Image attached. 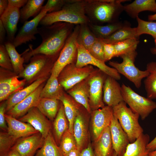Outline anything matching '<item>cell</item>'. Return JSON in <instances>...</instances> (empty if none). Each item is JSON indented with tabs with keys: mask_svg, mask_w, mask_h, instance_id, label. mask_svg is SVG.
Wrapping results in <instances>:
<instances>
[{
	"mask_svg": "<svg viewBox=\"0 0 156 156\" xmlns=\"http://www.w3.org/2000/svg\"><path fill=\"white\" fill-rule=\"evenodd\" d=\"M70 30V25L63 22L38 28V34L42 38V42L34 49L29 46L22 53L25 62H28L32 57L38 54L48 56L59 54L71 34Z\"/></svg>",
	"mask_w": 156,
	"mask_h": 156,
	"instance_id": "6da1fadb",
	"label": "cell"
},
{
	"mask_svg": "<svg viewBox=\"0 0 156 156\" xmlns=\"http://www.w3.org/2000/svg\"><path fill=\"white\" fill-rule=\"evenodd\" d=\"M85 6V0H68L60 10L47 13L40 24L49 26L62 22L77 25L87 24L90 20L86 13Z\"/></svg>",
	"mask_w": 156,
	"mask_h": 156,
	"instance_id": "7a4b0ae2",
	"label": "cell"
},
{
	"mask_svg": "<svg viewBox=\"0 0 156 156\" xmlns=\"http://www.w3.org/2000/svg\"><path fill=\"white\" fill-rule=\"evenodd\" d=\"M86 15L96 22L102 24L118 21L124 11L122 3L127 0H85Z\"/></svg>",
	"mask_w": 156,
	"mask_h": 156,
	"instance_id": "3957f363",
	"label": "cell"
},
{
	"mask_svg": "<svg viewBox=\"0 0 156 156\" xmlns=\"http://www.w3.org/2000/svg\"><path fill=\"white\" fill-rule=\"evenodd\" d=\"M59 54L48 56L38 54L33 56L23 70L18 75L19 78L25 80L28 86L39 79L49 77Z\"/></svg>",
	"mask_w": 156,
	"mask_h": 156,
	"instance_id": "277c9868",
	"label": "cell"
},
{
	"mask_svg": "<svg viewBox=\"0 0 156 156\" xmlns=\"http://www.w3.org/2000/svg\"><path fill=\"white\" fill-rule=\"evenodd\" d=\"M112 109L114 116L127 135L129 142H133L143 133V129L139 122L140 115L127 107L124 101Z\"/></svg>",
	"mask_w": 156,
	"mask_h": 156,
	"instance_id": "5b68a950",
	"label": "cell"
},
{
	"mask_svg": "<svg viewBox=\"0 0 156 156\" xmlns=\"http://www.w3.org/2000/svg\"><path fill=\"white\" fill-rule=\"evenodd\" d=\"M137 55L136 51H131L119 56L122 59V62L109 61V63L119 74L132 82L136 88H139L141 86L142 79L146 78L149 73L146 69L140 70L135 66L134 62Z\"/></svg>",
	"mask_w": 156,
	"mask_h": 156,
	"instance_id": "8992f818",
	"label": "cell"
},
{
	"mask_svg": "<svg viewBox=\"0 0 156 156\" xmlns=\"http://www.w3.org/2000/svg\"><path fill=\"white\" fill-rule=\"evenodd\" d=\"M121 87L124 101L133 112L139 114L142 120L156 109V103L152 99L139 95L125 84Z\"/></svg>",
	"mask_w": 156,
	"mask_h": 156,
	"instance_id": "52a82bcc",
	"label": "cell"
},
{
	"mask_svg": "<svg viewBox=\"0 0 156 156\" xmlns=\"http://www.w3.org/2000/svg\"><path fill=\"white\" fill-rule=\"evenodd\" d=\"M80 25H77L68 38L65 44L52 69L51 75L57 77L61 71L67 65L77 60V38Z\"/></svg>",
	"mask_w": 156,
	"mask_h": 156,
	"instance_id": "ba28073f",
	"label": "cell"
},
{
	"mask_svg": "<svg viewBox=\"0 0 156 156\" xmlns=\"http://www.w3.org/2000/svg\"><path fill=\"white\" fill-rule=\"evenodd\" d=\"M95 69L90 65L78 68L75 63L71 64L65 67L60 72L57 77L58 81L63 88L67 91L88 77Z\"/></svg>",
	"mask_w": 156,
	"mask_h": 156,
	"instance_id": "9c48e42d",
	"label": "cell"
},
{
	"mask_svg": "<svg viewBox=\"0 0 156 156\" xmlns=\"http://www.w3.org/2000/svg\"><path fill=\"white\" fill-rule=\"evenodd\" d=\"M107 76L98 68L88 77L89 103L91 110L97 109L105 106L103 100V87Z\"/></svg>",
	"mask_w": 156,
	"mask_h": 156,
	"instance_id": "30bf717a",
	"label": "cell"
},
{
	"mask_svg": "<svg viewBox=\"0 0 156 156\" xmlns=\"http://www.w3.org/2000/svg\"><path fill=\"white\" fill-rule=\"evenodd\" d=\"M14 71L0 68V101L7 100L12 94L24 88L25 80L19 79Z\"/></svg>",
	"mask_w": 156,
	"mask_h": 156,
	"instance_id": "8fae6325",
	"label": "cell"
},
{
	"mask_svg": "<svg viewBox=\"0 0 156 156\" xmlns=\"http://www.w3.org/2000/svg\"><path fill=\"white\" fill-rule=\"evenodd\" d=\"M77 55L75 63L77 67L81 68L88 65L95 66L107 75L117 80L120 79V74L115 68L94 57L83 46L77 43Z\"/></svg>",
	"mask_w": 156,
	"mask_h": 156,
	"instance_id": "7c38bea8",
	"label": "cell"
},
{
	"mask_svg": "<svg viewBox=\"0 0 156 156\" xmlns=\"http://www.w3.org/2000/svg\"><path fill=\"white\" fill-rule=\"evenodd\" d=\"M47 12L43 6L37 15L32 20L24 22L12 42L16 47L36 39L35 36L38 32V26Z\"/></svg>",
	"mask_w": 156,
	"mask_h": 156,
	"instance_id": "4fadbf2b",
	"label": "cell"
},
{
	"mask_svg": "<svg viewBox=\"0 0 156 156\" xmlns=\"http://www.w3.org/2000/svg\"><path fill=\"white\" fill-rule=\"evenodd\" d=\"M91 113L92 131L95 142L110 126L114 114L112 107L107 105L93 110Z\"/></svg>",
	"mask_w": 156,
	"mask_h": 156,
	"instance_id": "5bb4252c",
	"label": "cell"
},
{
	"mask_svg": "<svg viewBox=\"0 0 156 156\" xmlns=\"http://www.w3.org/2000/svg\"><path fill=\"white\" fill-rule=\"evenodd\" d=\"M18 119L30 124L44 139L51 131L52 125L50 120L36 107L31 108Z\"/></svg>",
	"mask_w": 156,
	"mask_h": 156,
	"instance_id": "9a60e30c",
	"label": "cell"
},
{
	"mask_svg": "<svg viewBox=\"0 0 156 156\" xmlns=\"http://www.w3.org/2000/svg\"><path fill=\"white\" fill-rule=\"evenodd\" d=\"M44 140L38 132L18 139L11 149L18 151L21 156H34L38 149L42 147Z\"/></svg>",
	"mask_w": 156,
	"mask_h": 156,
	"instance_id": "2e32d148",
	"label": "cell"
},
{
	"mask_svg": "<svg viewBox=\"0 0 156 156\" xmlns=\"http://www.w3.org/2000/svg\"><path fill=\"white\" fill-rule=\"evenodd\" d=\"M109 127L113 148L117 156H122L130 143L128 136L114 115Z\"/></svg>",
	"mask_w": 156,
	"mask_h": 156,
	"instance_id": "e0dca14e",
	"label": "cell"
},
{
	"mask_svg": "<svg viewBox=\"0 0 156 156\" xmlns=\"http://www.w3.org/2000/svg\"><path fill=\"white\" fill-rule=\"evenodd\" d=\"M103 100L106 105L112 107L124 101L121 86L117 80L108 76L104 83Z\"/></svg>",
	"mask_w": 156,
	"mask_h": 156,
	"instance_id": "ac0fdd59",
	"label": "cell"
},
{
	"mask_svg": "<svg viewBox=\"0 0 156 156\" xmlns=\"http://www.w3.org/2000/svg\"><path fill=\"white\" fill-rule=\"evenodd\" d=\"M45 82L41 84L32 93L5 114L17 119L25 115L31 108L36 107L40 98V94Z\"/></svg>",
	"mask_w": 156,
	"mask_h": 156,
	"instance_id": "d6986e66",
	"label": "cell"
},
{
	"mask_svg": "<svg viewBox=\"0 0 156 156\" xmlns=\"http://www.w3.org/2000/svg\"><path fill=\"white\" fill-rule=\"evenodd\" d=\"M5 117L8 126L7 132L17 140L39 132L28 123L22 122L6 114Z\"/></svg>",
	"mask_w": 156,
	"mask_h": 156,
	"instance_id": "ffe728a7",
	"label": "cell"
},
{
	"mask_svg": "<svg viewBox=\"0 0 156 156\" xmlns=\"http://www.w3.org/2000/svg\"><path fill=\"white\" fill-rule=\"evenodd\" d=\"M20 16V9L10 6L0 16V20L5 29L8 41L11 42H13L15 37Z\"/></svg>",
	"mask_w": 156,
	"mask_h": 156,
	"instance_id": "44dd1931",
	"label": "cell"
},
{
	"mask_svg": "<svg viewBox=\"0 0 156 156\" xmlns=\"http://www.w3.org/2000/svg\"><path fill=\"white\" fill-rule=\"evenodd\" d=\"M88 77L67 91V93L77 103L83 106L88 112L91 113V109L89 103Z\"/></svg>",
	"mask_w": 156,
	"mask_h": 156,
	"instance_id": "7402d4cb",
	"label": "cell"
},
{
	"mask_svg": "<svg viewBox=\"0 0 156 156\" xmlns=\"http://www.w3.org/2000/svg\"><path fill=\"white\" fill-rule=\"evenodd\" d=\"M49 77L38 79L11 95L5 101L6 112L32 93L41 84L45 82Z\"/></svg>",
	"mask_w": 156,
	"mask_h": 156,
	"instance_id": "603a6c76",
	"label": "cell"
},
{
	"mask_svg": "<svg viewBox=\"0 0 156 156\" xmlns=\"http://www.w3.org/2000/svg\"><path fill=\"white\" fill-rule=\"evenodd\" d=\"M73 134L76 141L77 148L81 151L87 146L88 138L87 124L81 112L76 117L73 125Z\"/></svg>",
	"mask_w": 156,
	"mask_h": 156,
	"instance_id": "cb8c5ba5",
	"label": "cell"
},
{
	"mask_svg": "<svg viewBox=\"0 0 156 156\" xmlns=\"http://www.w3.org/2000/svg\"><path fill=\"white\" fill-rule=\"evenodd\" d=\"M93 148L96 156H114L115 151L113 148L109 126L94 142Z\"/></svg>",
	"mask_w": 156,
	"mask_h": 156,
	"instance_id": "d4e9b609",
	"label": "cell"
},
{
	"mask_svg": "<svg viewBox=\"0 0 156 156\" xmlns=\"http://www.w3.org/2000/svg\"><path fill=\"white\" fill-rule=\"evenodd\" d=\"M62 103L64 112L69 123L68 130L73 134V127L75 120L81 112V105L68 94L64 92L59 100Z\"/></svg>",
	"mask_w": 156,
	"mask_h": 156,
	"instance_id": "484cf974",
	"label": "cell"
},
{
	"mask_svg": "<svg viewBox=\"0 0 156 156\" xmlns=\"http://www.w3.org/2000/svg\"><path fill=\"white\" fill-rule=\"evenodd\" d=\"M146 11L156 12L155 0H135L124 6V11L133 18H136L140 12Z\"/></svg>",
	"mask_w": 156,
	"mask_h": 156,
	"instance_id": "4316f807",
	"label": "cell"
},
{
	"mask_svg": "<svg viewBox=\"0 0 156 156\" xmlns=\"http://www.w3.org/2000/svg\"><path fill=\"white\" fill-rule=\"evenodd\" d=\"M60 102L59 108L53 125V136L58 145L60 144L62 135L69 128L68 122L64 112L63 105Z\"/></svg>",
	"mask_w": 156,
	"mask_h": 156,
	"instance_id": "83f0119b",
	"label": "cell"
},
{
	"mask_svg": "<svg viewBox=\"0 0 156 156\" xmlns=\"http://www.w3.org/2000/svg\"><path fill=\"white\" fill-rule=\"evenodd\" d=\"M150 137L147 134H142L134 142L129 143L122 156H145L148 153L146 146Z\"/></svg>",
	"mask_w": 156,
	"mask_h": 156,
	"instance_id": "f1b7e54d",
	"label": "cell"
},
{
	"mask_svg": "<svg viewBox=\"0 0 156 156\" xmlns=\"http://www.w3.org/2000/svg\"><path fill=\"white\" fill-rule=\"evenodd\" d=\"M63 89L59 82L57 77L51 75L41 91L40 98L59 100L64 92Z\"/></svg>",
	"mask_w": 156,
	"mask_h": 156,
	"instance_id": "f546056e",
	"label": "cell"
},
{
	"mask_svg": "<svg viewBox=\"0 0 156 156\" xmlns=\"http://www.w3.org/2000/svg\"><path fill=\"white\" fill-rule=\"evenodd\" d=\"M129 24V23L127 22L118 21L104 25L89 24V27L97 38L105 39L119 29Z\"/></svg>",
	"mask_w": 156,
	"mask_h": 156,
	"instance_id": "4dcf8cb0",
	"label": "cell"
},
{
	"mask_svg": "<svg viewBox=\"0 0 156 156\" xmlns=\"http://www.w3.org/2000/svg\"><path fill=\"white\" fill-rule=\"evenodd\" d=\"M59 101L55 99L40 98L36 107L49 120H53L59 108Z\"/></svg>",
	"mask_w": 156,
	"mask_h": 156,
	"instance_id": "1f68e13d",
	"label": "cell"
},
{
	"mask_svg": "<svg viewBox=\"0 0 156 156\" xmlns=\"http://www.w3.org/2000/svg\"><path fill=\"white\" fill-rule=\"evenodd\" d=\"M34 156H64L51 131L44 139L42 147Z\"/></svg>",
	"mask_w": 156,
	"mask_h": 156,
	"instance_id": "d6a6232c",
	"label": "cell"
},
{
	"mask_svg": "<svg viewBox=\"0 0 156 156\" xmlns=\"http://www.w3.org/2000/svg\"><path fill=\"white\" fill-rule=\"evenodd\" d=\"M146 70L149 75L144 81L147 97L151 99H156V62H151L146 65Z\"/></svg>",
	"mask_w": 156,
	"mask_h": 156,
	"instance_id": "836d02e7",
	"label": "cell"
},
{
	"mask_svg": "<svg viewBox=\"0 0 156 156\" xmlns=\"http://www.w3.org/2000/svg\"><path fill=\"white\" fill-rule=\"evenodd\" d=\"M136 27H131L129 24L119 29L108 37L102 39L104 43L114 44L127 39L136 38Z\"/></svg>",
	"mask_w": 156,
	"mask_h": 156,
	"instance_id": "e575fe53",
	"label": "cell"
},
{
	"mask_svg": "<svg viewBox=\"0 0 156 156\" xmlns=\"http://www.w3.org/2000/svg\"><path fill=\"white\" fill-rule=\"evenodd\" d=\"M44 0H28L26 4L20 10V19L25 22L30 17H36L40 12Z\"/></svg>",
	"mask_w": 156,
	"mask_h": 156,
	"instance_id": "d590c367",
	"label": "cell"
},
{
	"mask_svg": "<svg viewBox=\"0 0 156 156\" xmlns=\"http://www.w3.org/2000/svg\"><path fill=\"white\" fill-rule=\"evenodd\" d=\"M4 45L10 58L13 71L18 75L24 69L25 60L22 54H20L17 51L12 43L8 41Z\"/></svg>",
	"mask_w": 156,
	"mask_h": 156,
	"instance_id": "8d00e7d4",
	"label": "cell"
},
{
	"mask_svg": "<svg viewBox=\"0 0 156 156\" xmlns=\"http://www.w3.org/2000/svg\"><path fill=\"white\" fill-rule=\"evenodd\" d=\"M87 24L80 25L77 43L83 46L88 51L97 39Z\"/></svg>",
	"mask_w": 156,
	"mask_h": 156,
	"instance_id": "74e56055",
	"label": "cell"
},
{
	"mask_svg": "<svg viewBox=\"0 0 156 156\" xmlns=\"http://www.w3.org/2000/svg\"><path fill=\"white\" fill-rule=\"evenodd\" d=\"M139 43L138 39L133 38L112 44L114 48L115 57L136 51Z\"/></svg>",
	"mask_w": 156,
	"mask_h": 156,
	"instance_id": "f35d334b",
	"label": "cell"
},
{
	"mask_svg": "<svg viewBox=\"0 0 156 156\" xmlns=\"http://www.w3.org/2000/svg\"><path fill=\"white\" fill-rule=\"evenodd\" d=\"M138 26L136 27V38L138 39L143 34L151 35L154 39L156 38V22L144 21L140 19L138 16L136 18Z\"/></svg>",
	"mask_w": 156,
	"mask_h": 156,
	"instance_id": "ab89813d",
	"label": "cell"
},
{
	"mask_svg": "<svg viewBox=\"0 0 156 156\" xmlns=\"http://www.w3.org/2000/svg\"><path fill=\"white\" fill-rule=\"evenodd\" d=\"M59 145L64 156H65L71 150L77 148L74 135L68 129L62 135Z\"/></svg>",
	"mask_w": 156,
	"mask_h": 156,
	"instance_id": "60d3db41",
	"label": "cell"
},
{
	"mask_svg": "<svg viewBox=\"0 0 156 156\" xmlns=\"http://www.w3.org/2000/svg\"><path fill=\"white\" fill-rule=\"evenodd\" d=\"M17 140L7 132H0V156H7Z\"/></svg>",
	"mask_w": 156,
	"mask_h": 156,
	"instance_id": "b9f144b4",
	"label": "cell"
},
{
	"mask_svg": "<svg viewBox=\"0 0 156 156\" xmlns=\"http://www.w3.org/2000/svg\"><path fill=\"white\" fill-rule=\"evenodd\" d=\"M104 44L102 39L97 38L89 52L94 57L105 62Z\"/></svg>",
	"mask_w": 156,
	"mask_h": 156,
	"instance_id": "7bdbcfd3",
	"label": "cell"
},
{
	"mask_svg": "<svg viewBox=\"0 0 156 156\" xmlns=\"http://www.w3.org/2000/svg\"><path fill=\"white\" fill-rule=\"evenodd\" d=\"M0 66L3 68L13 71L11 61L5 45H0Z\"/></svg>",
	"mask_w": 156,
	"mask_h": 156,
	"instance_id": "ee69618b",
	"label": "cell"
},
{
	"mask_svg": "<svg viewBox=\"0 0 156 156\" xmlns=\"http://www.w3.org/2000/svg\"><path fill=\"white\" fill-rule=\"evenodd\" d=\"M68 0H48L44 8L48 13L59 11L67 2Z\"/></svg>",
	"mask_w": 156,
	"mask_h": 156,
	"instance_id": "f6af8a7d",
	"label": "cell"
},
{
	"mask_svg": "<svg viewBox=\"0 0 156 156\" xmlns=\"http://www.w3.org/2000/svg\"><path fill=\"white\" fill-rule=\"evenodd\" d=\"M5 101L1 102L0 104V127L4 131L7 132L8 126L5 117L6 112Z\"/></svg>",
	"mask_w": 156,
	"mask_h": 156,
	"instance_id": "bcb514c9",
	"label": "cell"
},
{
	"mask_svg": "<svg viewBox=\"0 0 156 156\" xmlns=\"http://www.w3.org/2000/svg\"><path fill=\"white\" fill-rule=\"evenodd\" d=\"M103 51L105 62L115 57V50L113 44L104 43Z\"/></svg>",
	"mask_w": 156,
	"mask_h": 156,
	"instance_id": "7dc6e473",
	"label": "cell"
},
{
	"mask_svg": "<svg viewBox=\"0 0 156 156\" xmlns=\"http://www.w3.org/2000/svg\"><path fill=\"white\" fill-rule=\"evenodd\" d=\"M81 156H96L90 143H89L81 151Z\"/></svg>",
	"mask_w": 156,
	"mask_h": 156,
	"instance_id": "c3c4849f",
	"label": "cell"
},
{
	"mask_svg": "<svg viewBox=\"0 0 156 156\" xmlns=\"http://www.w3.org/2000/svg\"><path fill=\"white\" fill-rule=\"evenodd\" d=\"M9 5L19 8L23 7L27 3V0H8Z\"/></svg>",
	"mask_w": 156,
	"mask_h": 156,
	"instance_id": "681fc988",
	"label": "cell"
},
{
	"mask_svg": "<svg viewBox=\"0 0 156 156\" xmlns=\"http://www.w3.org/2000/svg\"><path fill=\"white\" fill-rule=\"evenodd\" d=\"M8 0H0V15L1 16L9 6Z\"/></svg>",
	"mask_w": 156,
	"mask_h": 156,
	"instance_id": "f907efd6",
	"label": "cell"
},
{
	"mask_svg": "<svg viewBox=\"0 0 156 156\" xmlns=\"http://www.w3.org/2000/svg\"><path fill=\"white\" fill-rule=\"evenodd\" d=\"M146 148L148 153L149 152L156 150V136L149 142L147 145Z\"/></svg>",
	"mask_w": 156,
	"mask_h": 156,
	"instance_id": "816d5d0a",
	"label": "cell"
},
{
	"mask_svg": "<svg viewBox=\"0 0 156 156\" xmlns=\"http://www.w3.org/2000/svg\"><path fill=\"white\" fill-rule=\"evenodd\" d=\"M6 33L5 29L1 21L0 20V43L3 44L4 41L5 35Z\"/></svg>",
	"mask_w": 156,
	"mask_h": 156,
	"instance_id": "f5cc1de1",
	"label": "cell"
},
{
	"mask_svg": "<svg viewBox=\"0 0 156 156\" xmlns=\"http://www.w3.org/2000/svg\"><path fill=\"white\" fill-rule=\"evenodd\" d=\"M81 151L77 148L70 151L65 156H81Z\"/></svg>",
	"mask_w": 156,
	"mask_h": 156,
	"instance_id": "db71d44e",
	"label": "cell"
},
{
	"mask_svg": "<svg viewBox=\"0 0 156 156\" xmlns=\"http://www.w3.org/2000/svg\"><path fill=\"white\" fill-rule=\"evenodd\" d=\"M7 156H21V155L17 151L11 149L9 152Z\"/></svg>",
	"mask_w": 156,
	"mask_h": 156,
	"instance_id": "11a10c76",
	"label": "cell"
},
{
	"mask_svg": "<svg viewBox=\"0 0 156 156\" xmlns=\"http://www.w3.org/2000/svg\"><path fill=\"white\" fill-rule=\"evenodd\" d=\"M148 18L150 21H156V13L153 14L149 15L148 16Z\"/></svg>",
	"mask_w": 156,
	"mask_h": 156,
	"instance_id": "9f6ffc18",
	"label": "cell"
},
{
	"mask_svg": "<svg viewBox=\"0 0 156 156\" xmlns=\"http://www.w3.org/2000/svg\"><path fill=\"white\" fill-rule=\"evenodd\" d=\"M150 51L152 54L156 55V48L155 47L151 48Z\"/></svg>",
	"mask_w": 156,
	"mask_h": 156,
	"instance_id": "6f0895ef",
	"label": "cell"
},
{
	"mask_svg": "<svg viewBox=\"0 0 156 156\" xmlns=\"http://www.w3.org/2000/svg\"><path fill=\"white\" fill-rule=\"evenodd\" d=\"M148 155L149 156H156V150L149 152Z\"/></svg>",
	"mask_w": 156,
	"mask_h": 156,
	"instance_id": "680465c9",
	"label": "cell"
},
{
	"mask_svg": "<svg viewBox=\"0 0 156 156\" xmlns=\"http://www.w3.org/2000/svg\"><path fill=\"white\" fill-rule=\"evenodd\" d=\"M113 156H117L116 153L115 152H114V155Z\"/></svg>",
	"mask_w": 156,
	"mask_h": 156,
	"instance_id": "91938a15",
	"label": "cell"
},
{
	"mask_svg": "<svg viewBox=\"0 0 156 156\" xmlns=\"http://www.w3.org/2000/svg\"><path fill=\"white\" fill-rule=\"evenodd\" d=\"M154 42L155 44V47L156 48V38L155 39Z\"/></svg>",
	"mask_w": 156,
	"mask_h": 156,
	"instance_id": "94428289",
	"label": "cell"
},
{
	"mask_svg": "<svg viewBox=\"0 0 156 156\" xmlns=\"http://www.w3.org/2000/svg\"><path fill=\"white\" fill-rule=\"evenodd\" d=\"M145 156H149L148 154H146Z\"/></svg>",
	"mask_w": 156,
	"mask_h": 156,
	"instance_id": "6125c7cd",
	"label": "cell"
}]
</instances>
